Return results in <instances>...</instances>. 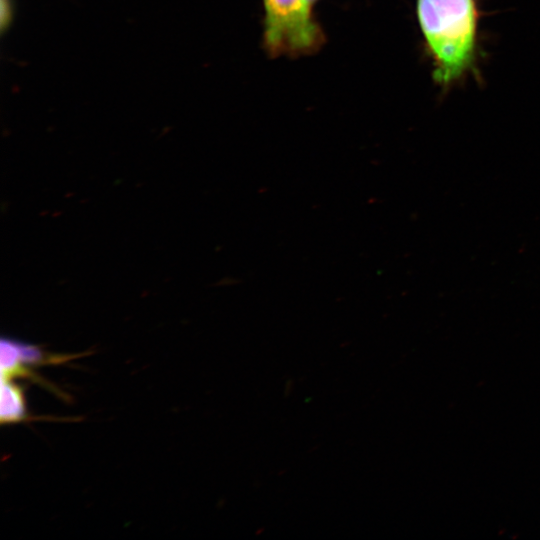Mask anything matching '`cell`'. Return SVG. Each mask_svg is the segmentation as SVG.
I'll use <instances>...</instances> for the list:
<instances>
[{
    "mask_svg": "<svg viewBox=\"0 0 540 540\" xmlns=\"http://www.w3.org/2000/svg\"><path fill=\"white\" fill-rule=\"evenodd\" d=\"M417 16L436 84L447 90L469 74L477 75V0H417Z\"/></svg>",
    "mask_w": 540,
    "mask_h": 540,
    "instance_id": "cell-1",
    "label": "cell"
},
{
    "mask_svg": "<svg viewBox=\"0 0 540 540\" xmlns=\"http://www.w3.org/2000/svg\"><path fill=\"white\" fill-rule=\"evenodd\" d=\"M264 1L265 38L271 51H298L317 43L319 31L311 21L308 0Z\"/></svg>",
    "mask_w": 540,
    "mask_h": 540,
    "instance_id": "cell-2",
    "label": "cell"
},
{
    "mask_svg": "<svg viewBox=\"0 0 540 540\" xmlns=\"http://www.w3.org/2000/svg\"><path fill=\"white\" fill-rule=\"evenodd\" d=\"M27 410L22 388L13 380H1L0 420L2 424L26 419Z\"/></svg>",
    "mask_w": 540,
    "mask_h": 540,
    "instance_id": "cell-3",
    "label": "cell"
},
{
    "mask_svg": "<svg viewBox=\"0 0 540 540\" xmlns=\"http://www.w3.org/2000/svg\"><path fill=\"white\" fill-rule=\"evenodd\" d=\"M1 13H0V28L2 34L9 29L14 15L13 0H1L0 1Z\"/></svg>",
    "mask_w": 540,
    "mask_h": 540,
    "instance_id": "cell-4",
    "label": "cell"
},
{
    "mask_svg": "<svg viewBox=\"0 0 540 540\" xmlns=\"http://www.w3.org/2000/svg\"><path fill=\"white\" fill-rule=\"evenodd\" d=\"M308 1H309V3H312L314 0H308Z\"/></svg>",
    "mask_w": 540,
    "mask_h": 540,
    "instance_id": "cell-5",
    "label": "cell"
}]
</instances>
